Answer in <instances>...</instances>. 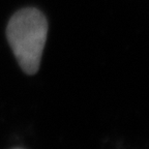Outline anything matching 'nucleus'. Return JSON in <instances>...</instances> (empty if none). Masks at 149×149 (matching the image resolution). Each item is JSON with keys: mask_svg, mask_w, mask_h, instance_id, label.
Returning <instances> with one entry per match:
<instances>
[{"mask_svg": "<svg viewBox=\"0 0 149 149\" xmlns=\"http://www.w3.org/2000/svg\"><path fill=\"white\" fill-rule=\"evenodd\" d=\"M16 149H22V148H16Z\"/></svg>", "mask_w": 149, "mask_h": 149, "instance_id": "obj_2", "label": "nucleus"}, {"mask_svg": "<svg viewBox=\"0 0 149 149\" xmlns=\"http://www.w3.org/2000/svg\"><path fill=\"white\" fill-rule=\"evenodd\" d=\"M48 29L46 17L34 7L20 9L8 21L7 40L25 74H34L40 70Z\"/></svg>", "mask_w": 149, "mask_h": 149, "instance_id": "obj_1", "label": "nucleus"}]
</instances>
